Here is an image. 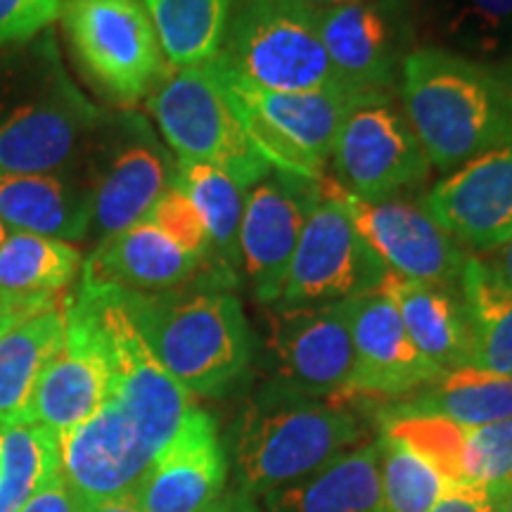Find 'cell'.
<instances>
[{
	"mask_svg": "<svg viewBox=\"0 0 512 512\" xmlns=\"http://www.w3.org/2000/svg\"><path fill=\"white\" fill-rule=\"evenodd\" d=\"M401 107L434 169L456 171L512 143V72L418 46L403 64Z\"/></svg>",
	"mask_w": 512,
	"mask_h": 512,
	"instance_id": "obj_3",
	"label": "cell"
},
{
	"mask_svg": "<svg viewBox=\"0 0 512 512\" xmlns=\"http://www.w3.org/2000/svg\"><path fill=\"white\" fill-rule=\"evenodd\" d=\"M72 299L91 325L110 375V396L126 408L143 437L159 453L197 406L190 399L192 394L166 373L147 347L119 287L81 283Z\"/></svg>",
	"mask_w": 512,
	"mask_h": 512,
	"instance_id": "obj_5",
	"label": "cell"
},
{
	"mask_svg": "<svg viewBox=\"0 0 512 512\" xmlns=\"http://www.w3.org/2000/svg\"><path fill=\"white\" fill-rule=\"evenodd\" d=\"M147 110L178 162L214 166L245 192L271 174L273 166L249 140L211 60L171 67L147 95Z\"/></svg>",
	"mask_w": 512,
	"mask_h": 512,
	"instance_id": "obj_7",
	"label": "cell"
},
{
	"mask_svg": "<svg viewBox=\"0 0 512 512\" xmlns=\"http://www.w3.org/2000/svg\"><path fill=\"white\" fill-rule=\"evenodd\" d=\"M8 233H10V230H8V226H5V223H3V221H0V245H3V240H5V238H8Z\"/></svg>",
	"mask_w": 512,
	"mask_h": 512,
	"instance_id": "obj_47",
	"label": "cell"
},
{
	"mask_svg": "<svg viewBox=\"0 0 512 512\" xmlns=\"http://www.w3.org/2000/svg\"><path fill=\"white\" fill-rule=\"evenodd\" d=\"M320 197V181L280 169L245 192L240 268L259 304H278L294 249Z\"/></svg>",
	"mask_w": 512,
	"mask_h": 512,
	"instance_id": "obj_14",
	"label": "cell"
},
{
	"mask_svg": "<svg viewBox=\"0 0 512 512\" xmlns=\"http://www.w3.org/2000/svg\"><path fill=\"white\" fill-rule=\"evenodd\" d=\"M219 55L266 91L349 88L339 79L320 36L318 12L304 0H240Z\"/></svg>",
	"mask_w": 512,
	"mask_h": 512,
	"instance_id": "obj_8",
	"label": "cell"
},
{
	"mask_svg": "<svg viewBox=\"0 0 512 512\" xmlns=\"http://www.w3.org/2000/svg\"><path fill=\"white\" fill-rule=\"evenodd\" d=\"M169 67L214 60L226 41L233 0H140Z\"/></svg>",
	"mask_w": 512,
	"mask_h": 512,
	"instance_id": "obj_30",
	"label": "cell"
},
{
	"mask_svg": "<svg viewBox=\"0 0 512 512\" xmlns=\"http://www.w3.org/2000/svg\"><path fill=\"white\" fill-rule=\"evenodd\" d=\"M102 117L64 67L53 29L0 48V171L76 169Z\"/></svg>",
	"mask_w": 512,
	"mask_h": 512,
	"instance_id": "obj_1",
	"label": "cell"
},
{
	"mask_svg": "<svg viewBox=\"0 0 512 512\" xmlns=\"http://www.w3.org/2000/svg\"><path fill=\"white\" fill-rule=\"evenodd\" d=\"M91 190V235L98 242L143 221L174 188L178 159L136 110L105 112L79 164Z\"/></svg>",
	"mask_w": 512,
	"mask_h": 512,
	"instance_id": "obj_9",
	"label": "cell"
},
{
	"mask_svg": "<svg viewBox=\"0 0 512 512\" xmlns=\"http://www.w3.org/2000/svg\"><path fill=\"white\" fill-rule=\"evenodd\" d=\"M60 470L57 434L41 425L5 427L0 441V512H19L29 496Z\"/></svg>",
	"mask_w": 512,
	"mask_h": 512,
	"instance_id": "obj_33",
	"label": "cell"
},
{
	"mask_svg": "<svg viewBox=\"0 0 512 512\" xmlns=\"http://www.w3.org/2000/svg\"><path fill=\"white\" fill-rule=\"evenodd\" d=\"M420 46L512 67V0H408Z\"/></svg>",
	"mask_w": 512,
	"mask_h": 512,
	"instance_id": "obj_24",
	"label": "cell"
},
{
	"mask_svg": "<svg viewBox=\"0 0 512 512\" xmlns=\"http://www.w3.org/2000/svg\"><path fill=\"white\" fill-rule=\"evenodd\" d=\"M211 62L242 128L268 164L313 181L325 178V162L335 150L339 128L363 93L349 88L266 91L228 67L221 55Z\"/></svg>",
	"mask_w": 512,
	"mask_h": 512,
	"instance_id": "obj_6",
	"label": "cell"
},
{
	"mask_svg": "<svg viewBox=\"0 0 512 512\" xmlns=\"http://www.w3.org/2000/svg\"><path fill=\"white\" fill-rule=\"evenodd\" d=\"M67 332V306L19 320L0 337V427L22 425L31 392Z\"/></svg>",
	"mask_w": 512,
	"mask_h": 512,
	"instance_id": "obj_28",
	"label": "cell"
},
{
	"mask_svg": "<svg viewBox=\"0 0 512 512\" xmlns=\"http://www.w3.org/2000/svg\"><path fill=\"white\" fill-rule=\"evenodd\" d=\"M430 512H494L484 486H448Z\"/></svg>",
	"mask_w": 512,
	"mask_h": 512,
	"instance_id": "obj_40",
	"label": "cell"
},
{
	"mask_svg": "<svg viewBox=\"0 0 512 512\" xmlns=\"http://www.w3.org/2000/svg\"><path fill=\"white\" fill-rule=\"evenodd\" d=\"M202 512H259V508H256L252 496H247L245 491H230V494L214 498Z\"/></svg>",
	"mask_w": 512,
	"mask_h": 512,
	"instance_id": "obj_42",
	"label": "cell"
},
{
	"mask_svg": "<svg viewBox=\"0 0 512 512\" xmlns=\"http://www.w3.org/2000/svg\"><path fill=\"white\" fill-rule=\"evenodd\" d=\"M309 8L316 12H328V10H337L344 8V5H354V3H363V0H304Z\"/></svg>",
	"mask_w": 512,
	"mask_h": 512,
	"instance_id": "obj_46",
	"label": "cell"
},
{
	"mask_svg": "<svg viewBox=\"0 0 512 512\" xmlns=\"http://www.w3.org/2000/svg\"><path fill=\"white\" fill-rule=\"evenodd\" d=\"M465 479L484 489L512 482V418L467 427Z\"/></svg>",
	"mask_w": 512,
	"mask_h": 512,
	"instance_id": "obj_36",
	"label": "cell"
},
{
	"mask_svg": "<svg viewBox=\"0 0 512 512\" xmlns=\"http://www.w3.org/2000/svg\"><path fill=\"white\" fill-rule=\"evenodd\" d=\"M226 456L207 411L195 406L181 430L152 460L136 489L143 512H202L221 496Z\"/></svg>",
	"mask_w": 512,
	"mask_h": 512,
	"instance_id": "obj_21",
	"label": "cell"
},
{
	"mask_svg": "<svg viewBox=\"0 0 512 512\" xmlns=\"http://www.w3.org/2000/svg\"><path fill=\"white\" fill-rule=\"evenodd\" d=\"M19 512H83V501L57 470L38 486Z\"/></svg>",
	"mask_w": 512,
	"mask_h": 512,
	"instance_id": "obj_39",
	"label": "cell"
},
{
	"mask_svg": "<svg viewBox=\"0 0 512 512\" xmlns=\"http://www.w3.org/2000/svg\"><path fill=\"white\" fill-rule=\"evenodd\" d=\"M268 512H387L377 470V441L351 451L302 482L264 498Z\"/></svg>",
	"mask_w": 512,
	"mask_h": 512,
	"instance_id": "obj_26",
	"label": "cell"
},
{
	"mask_svg": "<svg viewBox=\"0 0 512 512\" xmlns=\"http://www.w3.org/2000/svg\"><path fill=\"white\" fill-rule=\"evenodd\" d=\"M50 306H57V297H19V294L0 292V337L15 328L19 320L46 311Z\"/></svg>",
	"mask_w": 512,
	"mask_h": 512,
	"instance_id": "obj_41",
	"label": "cell"
},
{
	"mask_svg": "<svg viewBox=\"0 0 512 512\" xmlns=\"http://www.w3.org/2000/svg\"><path fill=\"white\" fill-rule=\"evenodd\" d=\"M60 475L83 503L136 494L157 451L110 396L91 418L57 434Z\"/></svg>",
	"mask_w": 512,
	"mask_h": 512,
	"instance_id": "obj_16",
	"label": "cell"
},
{
	"mask_svg": "<svg viewBox=\"0 0 512 512\" xmlns=\"http://www.w3.org/2000/svg\"><path fill=\"white\" fill-rule=\"evenodd\" d=\"M489 491L491 505H494V512H512V482L503 486H494Z\"/></svg>",
	"mask_w": 512,
	"mask_h": 512,
	"instance_id": "obj_45",
	"label": "cell"
},
{
	"mask_svg": "<svg viewBox=\"0 0 512 512\" xmlns=\"http://www.w3.org/2000/svg\"><path fill=\"white\" fill-rule=\"evenodd\" d=\"M81 252L72 242L31 233H8L0 245V292L57 297L74 283Z\"/></svg>",
	"mask_w": 512,
	"mask_h": 512,
	"instance_id": "obj_32",
	"label": "cell"
},
{
	"mask_svg": "<svg viewBox=\"0 0 512 512\" xmlns=\"http://www.w3.org/2000/svg\"><path fill=\"white\" fill-rule=\"evenodd\" d=\"M458 287L472 339L470 366L512 377V290L477 256L467 259Z\"/></svg>",
	"mask_w": 512,
	"mask_h": 512,
	"instance_id": "obj_29",
	"label": "cell"
},
{
	"mask_svg": "<svg viewBox=\"0 0 512 512\" xmlns=\"http://www.w3.org/2000/svg\"><path fill=\"white\" fill-rule=\"evenodd\" d=\"M366 425L351 399H320L271 380L249 399L235 422V470L240 491L266 498L316 475L363 441Z\"/></svg>",
	"mask_w": 512,
	"mask_h": 512,
	"instance_id": "obj_4",
	"label": "cell"
},
{
	"mask_svg": "<svg viewBox=\"0 0 512 512\" xmlns=\"http://www.w3.org/2000/svg\"><path fill=\"white\" fill-rule=\"evenodd\" d=\"M83 512H143L136 501V496H121L110 498V501H95L83 503Z\"/></svg>",
	"mask_w": 512,
	"mask_h": 512,
	"instance_id": "obj_43",
	"label": "cell"
},
{
	"mask_svg": "<svg viewBox=\"0 0 512 512\" xmlns=\"http://www.w3.org/2000/svg\"><path fill=\"white\" fill-rule=\"evenodd\" d=\"M320 202L294 249L283 294L275 306H318L347 302L377 290L387 266L373 252L342 197L335 178H320Z\"/></svg>",
	"mask_w": 512,
	"mask_h": 512,
	"instance_id": "obj_11",
	"label": "cell"
},
{
	"mask_svg": "<svg viewBox=\"0 0 512 512\" xmlns=\"http://www.w3.org/2000/svg\"><path fill=\"white\" fill-rule=\"evenodd\" d=\"M174 188L181 190L202 216L211 242L209 268L238 278L245 190L223 171L197 162H178Z\"/></svg>",
	"mask_w": 512,
	"mask_h": 512,
	"instance_id": "obj_31",
	"label": "cell"
},
{
	"mask_svg": "<svg viewBox=\"0 0 512 512\" xmlns=\"http://www.w3.org/2000/svg\"><path fill=\"white\" fill-rule=\"evenodd\" d=\"M67 0H0V48L34 41L62 17Z\"/></svg>",
	"mask_w": 512,
	"mask_h": 512,
	"instance_id": "obj_38",
	"label": "cell"
},
{
	"mask_svg": "<svg viewBox=\"0 0 512 512\" xmlns=\"http://www.w3.org/2000/svg\"><path fill=\"white\" fill-rule=\"evenodd\" d=\"M342 197L356 228L389 273L434 285L460 283L470 254L432 219L425 204L406 197L366 202L344 188Z\"/></svg>",
	"mask_w": 512,
	"mask_h": 512,
	"instance_id": "obj_17",
	"label": "cell"
},
{
	"mask_svg": "<svg viewBox=\"0 0 512 512\" xmlns=\"http://www.w3.org/2000/svg\"><path fill=\"white\" fill-rule=\"evenodd\" d=\"M60 19L86 79L126 110L171 69L140 0H67Z\"/></svg>",
	"mask_w": 512,
	"mask_h": 512,
	"instance_id": "obj_10",
	"label": "cell"
},
{
	"mask_svg": "<svg viewBox=\"0 0 512 512\" xmlns=\"http://www.w3.org/2000/svg\"><path fill=\"white\" fill-rule=\"evenodd\" d=\"M266 344L273 380L320 399H349L354 344L344 302L318 306H268Z\"/></svg>",
	"mask_w": 512,
	"mask_h": 512,
	"instance_id": "obj_15",
	"label": "cell"
},
{
	"mask_svg": "<svg viewBox=\"0 0 512 512\" xmlns=\"http://www.w3.org/2000/svg\"><path fill=\"white\" fill-rule=\"evenodd\" d=\"M422 204L460 247L496 252L512 238V143L451 171Z\"/></svg>",
	"mask_w": 512,
	"mask_h": 512,
	"instance_id": "obj_19",
	"label": "cell"
},
{
	"mask_svg": "<svg viewBox=\"0 0 512 512\" xmlns=\"http://www.w3.org/2000/svg\"><path fill=\"white\" fill-rule=\"evenodd\" d=\"M380 420L382 434L401 441V444L418 453L448 484L467 486V427L456 425V422L446 418H437V415H387V418Z\"/></svg>",
	"mask_w": 512,
	"mask_h": 512,
	"instance_id": "obj_35",
	"label": "cell"
},
{
	"mask_svg": "<svg viewBox=\"0 0 512 512\" xmlns=\"http://www.w3.org/2000/svg\"><path fill=\"white\" fill-rule=\"evenodd\" d=\"M354 344L349 399H406L430 384L441 370L420 354L408 337L399 309L382 287L344 302Z\"/></svg>",
	"mask_w": 512,
	"mask_h": 512,
	"instance_id": "obj_18",
	"label": "cell"
},
{
	"mask_svg": "<svg viewBox=\"0 0 512 512\" xmlns=\"http://www.w3.org/2000/svg\"><path fill=\"white\" fill-rule=\"evenodd\" d=\"M377 470L387 512H430L451 486L427 460L387 434L377 439Z\"/></svg>",
	"mask_w": 512,
	"mask_h": 512,
	"instance_id": "obj_34",
	"label": "cell"
},
{
	"mask_svg": "<svg viewBox=\"0 0 512 512\" xmlns=\"http://www.w3.org/2000/svg\"><path fill=\"white\" fill-rule=\"evenodd\" d=\"M382 290L392 297L408 337L441 373L470 366L472 339L458 285H434L387 273Z\"/></svg>",
	"mask_w": 512,
	"mask_h": 512,
	"instance_id": "obj_25",
	"label": "cell"
},
{
	"mask_svg": "<svg viewBox=\"0 0 512 512\" xmlns=\"http://www.w3.org/2000/svg\"><path fill=\"white\" fill-rule=\"evenodd\" d=\"M64 306V342L38 377L22 420V425H41L55 434L88 420L110 399V375L95 344L91 325L72 297Z\"/></svg>",
	"mask_w": 512,
	"mask_h": 512,
	"instance_id": "obj_20",
	"label": "cell"
},
{
	"mask_svg": "<svg viewBox=\"0 0 512 512\" xmlns=\"http://www.w3.org/2000/svg\"><path fill=\"white\" fill-rule=\"evenodd\" d=\"M147 221L155 223L166 238H171L185 252L200 256L204 264L211 261V242L204 228L202 216L192 207V202L178 188H169L147 211Z\"/></svg>",
	"mask_w": 512,
	"mask_h": 512,
	"instance_id": "obj_37",
	"label": "cell"
},
{
	"mask_svg": "<svg viewBox=\"0 0 512 512\" xmlns=\"http://www.w3.org/2000/svg\"><path fill=\"white\" fill-rule=\"evenodd\" d=\"M335 181L366 202L399 197L430 176V159L394 93H363L332 150Z\"/></svg>",
	"mask_w": 512,
	"mask_h": 512,
	"instance_id": "obj_12",
	"label": "cell"
},
{
	"mask_svg": "<svg viewBox=\"0 0 512 512\" xmlns=\"http://www.w3.org/2000/svg\"><path fill=\"white\" fill-rule=\"evenodd\" d=\"M207 264L166 238L147 219L98 242L81 268V283L128 292H164L195 280Z\"/></svg>",
	"mask_w": 512,
	"mask_h": 512,
	"instance_id": "obj_22",
	"label": "cell"
},
{
	"mask_svg": "<svg viewBox=\"0 0 512 512\" xmlns=\"http://www.w3.org/2000/svg\"><path fill=\"white\" fill-rule=\"evenodd\" d=\"M0 221L10 233L79 242L91 235V190L81 169L43 174L0 171Z\"/></svg>",
	"mask_w": 512,
	"mask_h": 512,
	"instance_id": "obj_23",
	"label": "cell"
},
{
	"mask_svg": "<svg viewBox=\"0 0 512 512\" xmlns=\"http://www.w3.org/2000/svg\"><path fill=\"white\" fill-rule=\"evenodd\" d=\"M320 36L339 79L358 93H392L418 43L408 0H363L318 12Z\"/></svg>",
	"mask_w": 512,
	"mask_h": 512,
	"instance_id": "obj_13",
	"label": "cell"
},
{
	"mask_svg": "<svg viewBox=\"0 0 512 512\" xmlns=\"http://www.w3.org/2000/svg\"><path fill=\"white\" fill-rule=\"evenodd\" d=\"M491 254H494V259H489L486 264L494 268V273L498 275V278H501L503 283L512 290V238Z\"/></svg>",
	"mask_w": 512,
	"mask_h": 512,
	"instance_id": "obj_44",
	"label": "cell"
},
{
	"mask_svg": "<svg viewBox=\"0 0 512 512\" xmlns=\"http://www.w3.org/2000/svg\"><path fill=\"white\" fill-rule=\"evenodd\" d=\"M238 278L204 268L195 280L164 292L121 290L140 335L174 380L197 396L223 394L252 358V332Z\"/></svg>",
	"mask_w": 512,
	"mask_h": 512,
	"instance_id": "obj_2",
	"label": "cell"
},
{
	"mask_svg": "<svg viewBox=\"0 0 512 512\" xmlns=\"http://www.w3.org/2000/svg\"><path fill=\"white\" fill-rule=\"evenodd\" d=\"M387 415H437L463 427H482L512 418V377L463 366L446 370L406 399L380 408Z\"/></svg>",
	"mask_w": 512,
	"mask_h": 512,
	"instance_id": "obj_27",
	"label": "cell"
}]
</instances>
